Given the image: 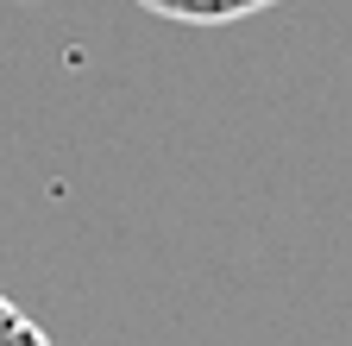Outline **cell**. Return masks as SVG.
I'll return each instance as SVG.
<instances>
[{"mask_svg":"<svg viewBox=\"0 0 352 346\" xmlns=\"http://www.w3.org/2000/svg\"><path fill=\"white\" fill-rule=\"evenodd\" d=\"M139 7L157 19H176V25H233L264 7H283V0H139Z\"/></svg>","mask_w":352,"mask_h":346,"instance_id":"cell-1","label":"cell"},{"mask_svg":"<svg viewBox=\"0 0 352 346\" xmlns=\"http://www.w3.org/2000/svg\"><path fill=\"white\" fill-rule=\"evenodd\" d=\"M0 346H51V340H44V327L32 315H19L13 302L0 296Z\"/></svg>","mask_w":352,"mask_h":346,"instance_id":"cell-2","label":"cell"}]
</instances>
